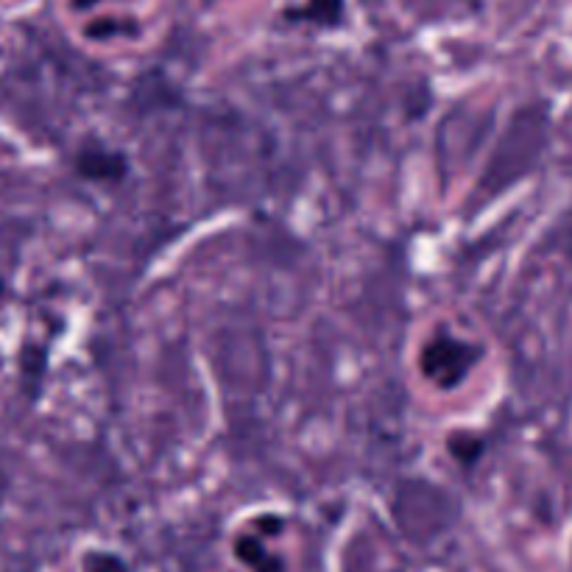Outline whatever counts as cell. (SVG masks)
<instances>
[{
	"mask_svg": "<svg viewBox=\"0 0 572 572\" xmlns=\"http://www.w3.org/2000/svg\"><path fill=\"white\" fill-rule=\"evenodd\" d=\"M478 360V349L455 335L439 333L421 349V369L439 385H455Z\"/></svg>",
	"mask_w": 572,
	"mask_h": 572,
	"instance_id": "cell-1",
	"label": "cell"
},
{
	"mask_svg": "<svg viewBox=\"0 0 572 572\" xmlns=\"http://www.w3.org/2000/svg\"><path fill=\"white\" fill-rule=\"evenodd\" d=\"M87 572H129L127 564L118 559V556H107V553H95L90 556L87 564H84Z\"/></svg>",
	"mask_w": 572,
	"mask_h": 572,
	"instance_id": "cell-4",
	"label": "cell"
},
{
	"mask_svg": "<svg viewBox=\"0 0 572 572\" xmlns=\"http://www.w3.org/2000/svg\"><path fill=\"white\" fill-rule=\"evenodd\" d=\"M254 572H285V564L279 556H265V559L254 567Z\"/></svg>",
	"mask_w": 572,
	"mask_h": 572,
	"instance_id": "cell-5",
	"label": "cell"
},
{
	"mask_svg": "<svg viewBox=\"0 0 572 572\" xmlns=\"http://www.w3.org/2000/svg\"><path fill=\"white\" fill-rule=\"evenodd\" d=\"M308 14L313 20H321V23H333L341 14V0H310Z\"/></svg>",
	"mask_w": 572,
	"mask_h": 572,
	"instance_id": "cell-3",
	"label": "cell"
},
{
	"mask_svg": "<svg viewBox=\"0 0 572 572\" xmlns=\"http://www.w3.org/2000/svg\"><path fill=\"white\" fill-rule=\"evenodd\" d=\"M235 556H238L240 564L252 567V570H254V567H258L260 561H263L265 556H271V553L263 547V541L254 539V536H240V539L235 541Z\"/></svg>",
	"mask_w": 572,
	"mask_h": 572,
	"instance_id": "cell-2",
	"label": "cell"
}]
</instances>
